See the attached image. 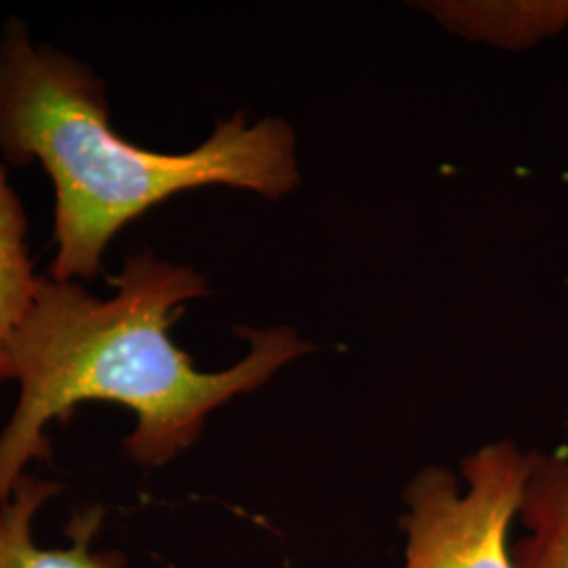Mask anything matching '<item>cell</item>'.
Masks as SVG:
<instances>
[{"label":"cell","mask_w":568,"mask_h":568,"mask_svg":"<svg viewBox=\"0 0 568 568\" xmlns=\"http://www.w3.org/2000/svg\"><path fill=\"white\" fill-rule=\"evenodd\" d=\"M110 284L114 295L102 300L82 284L39 278L32 307L7 345L20 398L0 432V497H9L32 462L51 457L47 427L79 405L131 410L135 427L122 448L138 466H166L201 438L215 408L255 392L312 349L291 326L236 328L248 342L246 356L204 373L171 339L183 305L209 295L204 274L142 251Z\"/></svg>","instance_id":"obj_1"},{"label":"cell","mask_w":568,"mask_h":568,"mask_svg":"<svg viewBox=\"0 0 568 568\" xmlns=\"http://www.w3.org/2000/svg\"><path fill=\"white\" fill-rule=\"evenodd\" d=\"M0 154L16 166L41 163L55 187V260L60 283L93 281L122 227L166 199L232 185L281 199L300 183L295 135L278 119L248 124L239 112L183 154L143 150L110 124L108 89L84 61L28 26L0 32Z\"/></svg>","instance_id":"obj_2"},{"label":"cell","mask_w":568,"mask_h":568,"mask_svg":"<svg viewBox=\"0 0 568 568\" xmlns=\"http://www.w3.org/2000/svg\"><path fill=\"white\" fill-rule=\"evenodd\" d=\"M530 462L509 440L487 445L464 462L466 493L445 467H424L406 487L403 568H516L508 532Z\"/></svg>","instance_id":"obj_3"},{"label":"cell","mask_w":568,"mask_h":568,"mask_svg":"<svg viewBox=\"0 0 568 568\" xmlns=\"http://www.w3.org/2000/svg\"><path fill=\"white\" fill-rule=\"evenodd\" d=\"M61 485L23 474L9 497H0V568H124L114 549H93L102 511L89 509L70 525V544L42 548L34 537V520L42 506L58 497Z\"/></svg>","instance_id":"obj_4"},{"label":"cell","mask_w":568,"mask_h":568,"mask_svg":"<svg viewBox=\"0 0 568 568\" xmlns=\"http://www.w3.org/2000/svg\"><path fill=\"white\" fill-rule=\"evenodd\" d=\"M518 516L528 532L511 548L516 568H568V450L532 453Z\"/></svg>","instance_id":"obj_5"},{"label":"cell","mask_w":568,"mask_h":568,"mask_svg":"<svg viewBox=\"0 0 568 568\" xmlns=\"http://www.w3.org/2000/svg\"><path fill=\"white\" fill-rule=\"evenodd\" d=\"M28 220L0 163V386L11 382L7 345L37 297L39 278L26 244Z\"/></svg>","instance_id":"obj_6"}]
</instances>
